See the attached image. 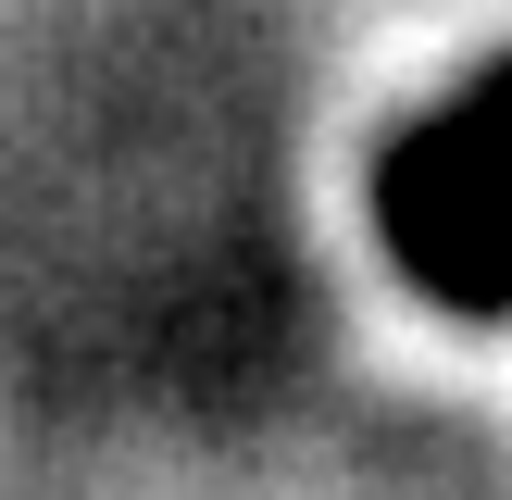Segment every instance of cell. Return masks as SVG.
<instances>
[{
  "mask_svg": "<svg viewBox=\"0 0 512 500\" xmlns=\"http://www.w3.org/2000/svg\"><path fill=\"white\" fill-rule=\"evenodd\" d=\"M375 238L438 313H512V50L375 150Z\"/></svg>",
  "mask_w": 512,
  "mask_h": 500,
  "instance_id": "obj_1",
  "label": "cell"
}]
</instances>
